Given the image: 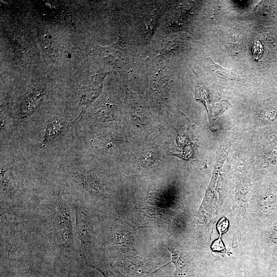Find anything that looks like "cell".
<instances>
[{
  "label": "cell",
  "instance_id": "cell-3",
  "mask_svg": "<svg viewBox=\"0 0 277 277\" xmlns=\"http://www.w3.org/2000/svg\"><path fill=\"white\" fill-rule=\"evenodd\" d=\"M69 126L68 123L64 121H54L50 123L46 127L43 146L59 139Z\"/></svg>",
  "mask_w": 277,
  "mask_h": 277
},
{
  "label": "cell",
  "instance_id": "cell-5",
  "mask_svg": "<svg viewBox=\"0 0 277 277\" xmlns=\"http://www.w3.org/2000/svg\"><path fill=\"white\" fill-rule=\"evenodd\" d=\"M263 53V46L261 43L256 42L253 46V56L255 59H259Z\"/></svg>",
  "mask_w": 277,
  "mask_h": 277
},
{
  "label": "cell",
  "instance_id": "cell-2",
  "mask_svg": "<svg viewBox=\"0 0 277 277\" xmlns=\"http://www.w3.org/2000/svg\"><path fill=\"white\" fill-rule=\"evenodd\" d=\"M171 252L172 260L175 267L174 275L175 276H184L190 270L191 259L189 255L182 248L177 247L170 249Z\"/></svg>",
  "mask_w": 277,
  "mask_h": 277
},
{
  "label": "cell",
  "instance_id": "cell-1",
  "mask_svg": "<svg viewBox=\"0 0 277 277\" xmlns=\"http://www.w3.org/2000/svg\"><path fill=\"white\" fill-rule=\"evenodd\" d=\"M55 229L61 240L67 244L71 239V229L69 210L63 203H60L55 220Z\"/></svg>",
  "mask_w": 277,
  "mask_h": 277
},
{
  "label": "cell",
  "instance_id": "cell-4",
  "mask_svg": "<svg viewBox=\"0 0 277 277\" xmlns=\"http://www.w3.org/2000/svg\"><path fill=\"white\" fill-rule=\"evenodd\" d=\"M156 154L154 150L149 149L144 151L140 157L138 163L142 167L151 166L156 159Z\"/></svg>",
  "mask_w": 277,
  "mask_h": 277
}]
</instances>
